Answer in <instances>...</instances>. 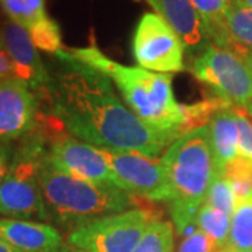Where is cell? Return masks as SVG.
Instances as JSON below:
<instances>
[{
    "instance_id": "cell-1",
    "label": "cell",
    "mask_w": 252,
    "mask_h": 252,
    "mask_svg": "<svg viewBox=\"0 0 252 252\" xmlns=\"http://www.w3.org/2000/svg\"><path fill=\"white\" fill-rule=\"evenodd\" d=\"M62 72L46 90L54 117L76 139L99 149L139 152L158 158L180 136L142 122L119 99L105 74L79 62L67 51L56 54Z\"/></svg>"
},
{
    "instance_id": "cell-2",
    "label": "cell",
    "mask_w": 252,
    "mask_h": 252,
    "mask_svg": "<svg viewBox=\"0 0 252 252\" xmlns=\"http://www.w3.org/2000/svg\"><path fill=\"white\" fill-rule=\"evenodd\" d=\"M67 52L114 81L127 108L147 126L181 137L184 104H178L172 90L171 74L156 73L137 66H125L109 59L95 45L73 48Z\"/></svg>"
},
{
    "instance_id": "cell-3",
    "label": "cell",
    "mask_w": 252,
    "mask_h": 252,
    "mask_svg": "<svg viewBox=\"0 0 252 252\" xmlns=\"http://www.w3.org/2000/svg\"><path fill=\"white\" fill-rule=\"evenodd\" d=\"M39 184L49 217L70 231L137 205V199L124 189L74 177L59 167L49 153L39 165Z\"/></svg>"
},
{
    "instance_id": "cell-4",
    "label": "cell",
    "mask_w": 252,
    "mask_h": 252,
    "mask_svg": "<svg viewBox=\"0 0 252 252\" xmlns=\"http://www.w3.org/2000/svg\"><path fill=\"white\" fill-rule=\"evenodd\" d=\"M160 161L171 189L168 203L202 207L219 174L207 125L177 139Z\"/></svg>"
},
{
    "instance_id": "cell-5",
    "label": "cell",
    "mask_w": 252,
    "mask_h": 252,
    "mask_svg": "<svg viewBox=\"0 0 252 252\" xmlns=\"http://www.w3.org/2000/svg\"><path fill=\"white\" fill-rule=\"evenodd\" d=\"M45 154L36 139L16 154L0 185V215L31 221L51 219L39 184V165Z\"/></svg>"
},
{
    "instance_id": "cell-6",
    "label": "cell",
    "mask_w": 252,
    "mask_h": 252,
    "mask_svg": "<svg viewBox=\"0 0 252 252\" xmlns=\"http://www.w3.org/2000/svg\"><path fill=\"white\" fill-rule=\"evenodd\" d=\"M190 72L230 107L252 114V67L243 56L212 44L193 59Z\"/></svg>"
},
{
    "instance_id": "cell-7",
    "label": "cell",
    "mask_w": 252,
    "mask_h": 252,
    "mask_svg": "<svg viewBox=\"0 0 252 252\" xmlns=\"http://www.w3.org/2000/svg\"><path fill=\"white\" fill-rule=\"evenodd\" d=\"M156 219L160 217L150 209H129L74 228L69 234V244L86 252H133Z\"/></svg>"
},
{
    "instance_id": "cell-8",
    "label": "cell",
    "mask_w": 252,
    "mask_h": 252,
    "mask_svg": "<svg viewBox=\"0 0 252 252\" xmlns=\"http://www.w3.org/2000/svg\"><path fill=\"white\" fill-rule=\"evenodd\" d=\"M132 51L140 67L156 73L182 72L185 48L174 28L157 14L144 13L137 21Z\"/></svg>"
},
{
    "instance_id": "cell-9",
    "label": "cell",
    "mask_w": 252,
    "mask_h": 252,
    "mask_svg": "<svg viewBox=\"0 0 252 252\" xmlns=\"http://www.w3.org/2000/svg\"><path fill=\"white\" fill-rule=\"evenodd\" d=\"M99 149V147H98ZM126 192L153 202H170L171 189L161 161L139 152L99 149Z\"/></svg>"
},
{
    "instance_id": "cell-10",
    "label": "cell",
    "mask_w": 252,
    "mask_h": 252,
    "mask_svg": "<svg viewBox=\"0 0 252 252\" xmlns=\"http://www.w3.org/2000/svg\"><path fill=\"white\" fill-rule=\"evenodd\" d=\"M48 153L59 167L74 177L124 189L98 147L62 133L54 137Z\"/></svg>"
},
{
    "instance_id": "cell-11",
    "label": "cell",
    "mask_w": 252,
    "mask_h": 252,
    "mask_svg": "<svg viewBox=\"0 0 252 252\" xmlns=\"http://www.w3.org/2000/svg\"><path fill=\"white\" fill-rule=\"evenodd\" d=\"M36 99L18 79L0 80V142L10 143L35 127Z\"/></svg>"
},
{
    "instance_id": "cell-12",
    "label": "cell",
    "mask_w": 252,
    "mask_h": 252,
    "mask_svg": "<svg viewBox=\"0 0 252 252\" xmlns=\"http://www.w3.org/2000/svg\"><path fill=\"white\" fill-rule=\"evenodd\" d=\"M0 36L1 44L14 62L16 79L24 81L32 90L46 89L51 77L27 30L13 21H7L1 28Z\"/></svg>"
},
{
    "instance_id": "cell-13",
    "label": "cell",
    "mask_w": 252,
    "mask_h": 252,
    "mask_svg": "<svg viewBox=\"0 0 252 252\" xmlns=\"http://www.w3.org/2000/svg\"><path fill=\"white\" fill-rule=\"evenodd\" d=\"M178 34L185 51L199 56L212 45V39L190 0H146Z\"/></svg>"
},
{
    "instance_id": "cell-14",
    "label": "cell",
    "mask_w": 252,
    "mask_h": 252,
    "mask_svg": "<svg viewBox=\"0 0 252 252\" xmlns=\"http://www.w3.org/2000/svg\"><path fill=\"white\" fill-rule=\"evenodd\" d=\"M0 240L27 252H70L62 234L42 221L0 219Z\"/></svg>"
},
{
    "instance_id": "cell-15",
    "label": "cell",
    "mask_w": 252,
    "mask_h": 252,
    "mask_svg": "<svg viewBox=\"0 0 252 252\" xmlns=\"http://www.w3.org/2000/svg\"><path fill=\"white\" fill-rule=\"evenodd\" d=\"M207 129L217 171L221 174L225 165L238 157V129L235 124L234 108L227 107L217 111L207 124Z\"/></svg>"
},
{
    "instance_id": "cell-16",
    "label": "cell",
    "mask_w": 252,
    "mask_h": 252,
    "mask_svg": "<svg viewBox=\"0 0 252 252\" xmlns=\"http://www.w3.org/2000/svg\"><path fill=\"white\" fill-rule=\"evenodd\" d=\"M228 48L248 59L252 54V9L244 3H230L227 11Z\"/></svg>"
},
{
    "instance_id": "cell-17",
    "label": "cell",
    "mask_w": 252,
    "mask_h": 252,
    "mask_svg": "<svg viewBox=\"0 0 252 252\" xmlns=\"http://www.w3.org/2000/svg\"><path fill=\"white\" fill-rule=\"evenodd\" d=\"M207 30L212 42L221 48H228L227 11L231 0H190Z\"/></svg>"
},
{
    "instance_id": "cell-18",
    "label": "cell",
    "mask_w": 252,
    "mask_h": 252,
    "mask_svg": "<svg viewBox=\"0 0 252 252\" xmlns=\"http://www.w3.org/2000/svg\"><path fill=\"white\" fill-rule=\"evenodd\" d=\"M225 247L237 252H252V196L235 202Z\"/></svg>"
},
{
    "instance_id": "cell-19",
    "label": "cell",
    "mask_w": 252,
    "mask_h": 252,
    "mask_svg": "<svg viewBox=\"0 0 252 252\" xmlns=\"http://www.w3.org/2000/svg\"><path fill=\"white\" fill-rule=\"evenodd\" d=\"M198 224L199 228L216 244L217 250L227 245L230 227H231V216L225 215L221 210H217L207 203H203L199 210Z\"/></svg>"
},
{
    "instance_id": "cell-20",
    "label": "cell",
    "mask_w": 252,
    "mask_h": 252,
    "mask_svg": "<svg viewBox=\"0 0 252 252\" xmlns=\"http://www.w3.org/2000/svg\"><path fill=\"white\" fill-rule=\"evenodd\" d=\"M174 230L172 223L156 219L146 228L133 252H174Z\"/></svg>"
},
{
    "instance_id": "cell-21",
    "label": "cell",
    "mask_w": 252,
    "mask_h": 252,
    "mask_svg": "<svg viewBox=\"0 0 252 252\" xmlns=\"http://www.w3.org/2000/svg\"><path fill=\"white\" fill-rule=\"evenodd\" d=\"M0 6L13 23L26 30L48 16L45 0H0Z\"/></svg>"
},
{
    "instance_id": "cell-22",
    "label": "cell",
    "mask_w": 252,
    "mask_h": 252,
    "mask_svg": "<svg viewBox=\"0 0 252 252\" xmlns=\"http://www.w3.org/2000/svg\"><path fill=\"white\" fill-rule=\"evenodd\" d=\"M27 31L36 49L54 55L63 51L61 27L49 16H45L42 20H39Z\"/></svg>"
},
{
    "instance_id": "cell-23",
    "label": "cell",
    "mask_w": 252,
    "mask_h": 252,
    "mask_svg": "<svg viewBox=\"0 0 252 252\" xmlns=\"http://www.w3.org/2000/svg\"><path fill=\"white\" fill-rule=\"evenodd\" d=\"M221 174L231 184L235 202L252 196V161L238 156L225 165Z\"/></svg>"
},
{
    "instance_id": "cell-24",
    "label": "cell",
    "mask_w": 252,
    "mask_h": 252,
    "mask_svg": "<svg viewBox=\"0 0 252 252\" xmlns=\"http://www.w3.org/2000/svg\"><path fill=\"white\" fill-rule=\"evenodd\" d=\"M207 205L215 207L217 210L224 212L225 215L231 216L235 207V195L231 188V184L225 178L223 174H217L213 180L210 189L207 192L206 202Z\"/></svg>"
},
{
    "instance_id": "cell-25",
    "label": "cell",
    "mask_w": 252,
    "mask_h": 252,
    "mask_svg": "<svg viewBox=\"0 0 252 252\" xmlns=\"http://www.w3.org/2000/svg\"><path fill=\"white\" fill-rule=\"evenodd\" d=\"M234 115L238 129V156L252 161V114L234 108Z\"/></svg>"
},
{
    "instance_id": "cell-26",
    "label": "cell",
    "mask_w": 252,
    "mask_h": 252,
    "mask_svg": "<svg viewBox=\"0 0 252 252\" xmlns=\"http://www.w3.org/2000/svg\"><path fill=\"white\" fill-rule=\"evenodd\" d=\"M216 244L212 241V238L206 235L202 230L196 231L195 234L189 235L187 238H182L178 245L177 252H216Z\"/></svg>"
},
{
    "instance_id": "cell-27",
    "label": "cell",
    "mask_w": 252,
    "mask_h": 252,
    "mask_svg": "<svg viewBox=\"0 0 252 252\" xmlns=\"http://www.w3.org/2000/svg\"><path fill=\"white\" fill-rule=\"evenodd\" d=\"M16 79V70H14V62L11 59L10 54L6 51V48L0 46V80L6 79Z\"/></svg>"
},
{
    "instance_id": "cell-28",
    "label": "cell",
    "mask_w": 252,
    "mask_h": 252,
    "mask_svg": "<svg viewBox=\"0 0 252 252\" xmlns=\"http://www.w3.org/2000/svg\"><path fill=\"white\" fill-rule=\"evenodd\" d=\"M11 162H13L11 161V153H10L7 144L0 142V185L7 177Z\"/></svg>"
},
{
    "instance_id": "cell-29",
    "label": "cell",
    "mask_w": 252,
    "mask_h": 252,
    "mask_svg": "<svg viewBox=\"0 0 252 252\" xmlns=\"http://www.w3.org/2000/svg\"><path fill=\"white\" fill-rule=\"evenodd\" d=\"M0 252H27V251H21V250H18L16 247H13V245H10V244L4 243V241H1L0 240Z\"/></svg>"
},
{
    "instance_id": "cell-30",
    "label": "cell",
    "mask_w": 252,
    "mask_h": 252,
    "mask_svg": "<svg viewBox=\"0 0 252 252\" xmlns=\"http://www.w3.org/2000/svg\"><path fill=\"white\" fill-rule=\"evenodd\" d=\"M216 252H237V251H233V250H230V248H227V247H223V248L217 250Z\"/></svg>"
},
{
    "instance_id": "cell-31",
    "label": "cell",
    "mask_w": 252,
    "mask_h": 252,
    "mask_svg": "<svg viewBox=\"0 0 252 252\" xmlns=\"http://www.w3.org/2000/svg\"><path fill=\"white\" fill-rule=\"evenodd\" d=\"M243 3H244V4H247L248 7H251V9H252V0H243Z\"/></svg>"
},
{
    "instance_id": "cell-32",
    "label": "cell",
    "mask_w": 252,
    "mask_h": 252,
    "mask_svg": "<svg viewBox=\"0 0 252 252\" xmlns=\"http://www.w3.org/2000/svg\"><path fill=\"white\" fill-rule=\"evenodd\" d=\"M70 252H86V251H81V250H77V248H70Z\"/></svg>"
},
{
    "instance_id": "cell-33",
    "label": "cell",
    "mask_w": 252,
    "mask_h": 252,
    "mask_svg": "<svg viewBox=\"0 0 252 252\" xmlns=\"http://www.w3.org/2000/svg\"><path fill=\"white\" fill-rule=\"evenodd\" d=\"M247 61L250 62V64H251V67H252V54L250 55V56H248V59H247Z\"/></svg>"
},
{
    "instance_id": "cell-34",
    "label": "cell",
    "mask_w": 252,
    "mask_h": 252,
    "mask_svg": "<svg viewBox=\"0 0 252 252\" xmlns=\"http://www.w3.org/2000/svg\"><path fill=\"white\" fill-rule=\"evenodd\" d=\"M233 3H243V0H231Z\"/></svg>"
},
{
    "instance_id": "cell-35",
    "label": "cell",
    "mask_w": 252,
    "mask_h": 252,
    "mask_svg": "<svg viewBox=\"0 0 252 252\" xmlns=\"http://www.w3.org/2000/svg\"><path fill=\"white\" fill-rule=\"evenodd\" d=\"M0 46H1V36H0Z\"/></svg>"
}]
</instances>
